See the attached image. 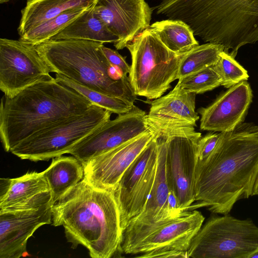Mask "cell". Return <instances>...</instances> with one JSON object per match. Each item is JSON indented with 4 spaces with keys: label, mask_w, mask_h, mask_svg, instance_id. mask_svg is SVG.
<instances>
[{
    "label": "cell",
    "mask_w": 258,
    "mask_h": 258,
    "mask_svg": "<svg viewBox=\"0 0 258 258\" xmlns=\"http://www.w3.org/2000/svg\"><path fill=\"white\" fill-rule=\"evenodd\" d=\"M35 46L19 40L0 39V89L12 98L25 88L52 78Z\"/></svg>",
    "instance_id": "obj_12"
},
{
    "label": "cell",
    "mask_w": 258,
    "mask_h": 258,
    "mask_svg": "<svg viewBox=\"0 0 258 258\" xmlns=\"http://www.w3.org/2000/svg\"><path fill=\"white\" fill-rule=\"evenodd\" d=\"M223 51L224 48L222 45L213 43H207L194 47L182 55L177 79L214 65Z\"/></svg>",
    "instance_id": "obj_26"
},
{
    "label": "cell",
    "mask_w": 258,
    "mask_h": 258,
    "mask_svg": "<svg viewBox=\"0 0 258 258\" xmlns=\"http://www.w3.org/2000/svg\"><path fill=\"white\" fill-rule=\"evenodd\" d=\"M96 0H27L21 11L18 28L20 36L62 13L75 8H87Z\"/></svg>",
    "instance_id": "obj_20"
},
{
    "label": "cell",
    "mask_w": 258,
    "mask_h": 258,
    "mask_svg": "<svg viewBox=\"0 0 258 258\" xmlns=\"http://www.w3.org/2000/svg\"><path fill=\"white\" fill-rule=\"evenodd\" d=\"M52 191L54 203L74 188L84 176V167L75 157L62 155L52 159L42 171Z\"/></svg>",
    "instance_id": "obj_23"
},
{
    "label": "cell",
    "mask_w": 258,
    "mask_h": 258,
    "mask_svg": "<svg viewBox=\"0 0 258 258\" xmlns=\"http://www.w3.org/2000/svg\"><path fill=\"white\" fill-rule=\"evenodd\" d=\"M10 0H0V3L2 4H3V3H7L9 1H10Z\"/></svg>",
    "instance_id": "obj_35"
},
{
    "label": "cell",
    "mask_w": 258,
    "mask_h": 258,
    "mask_svg": "<svg viewBox=\"0 0 258 258\" xmlns=\"http://www.w3.org/2000/svg\"><path fill=\"white\" fill-rule=\"evenodd\" d=\"M157 133L120 179L114 191L122 232L143 210L155 180L158 162Z\"/></svg>",
    "instance_id": "obj_11"
},
{
    "label": "cell",
    "mask_w": 258,
    "mask_h": 258,
    "mask_svg": "<svg viewBox=\"0 0 258 258\" xmlns=\"http://www.w3.org/2000/svg\"><path fill=\"white\" fill-rule=\"evenodd\" d=\"M52 224L63 227L72 248L81 245L92 258L121 251L122 229L114 191L95 187L85 177L54 203Z\"/></svg>",
    "instance_id": "obj_2"
},
{
    "label": "cell",
    "mask_w": 258,
    "mask_h": 258,
    "mask_svg": "<svg viewBox=\"0 0 258 258\" xmlns=\"http://www.w3.org/2000/svg\"><path fill=\"white\" fill-rule=\"evenodd\" d=\"M258 249V227L250 218L213 213L194 237L188 256L193 258H248Z\"/></svg>",
    "instance_id": "obj_9"
},
{
    "label": "cell",
    "mask_w": 258,
    "mask_h": 258,
    "mask_svg": "<svg viewBox=\"0 0 258 258\" xmlns=\"http://www.w3.org/2000/svg\"><path fill=\"white\" fill-rule=\"evenodd\" d=\"M150 28L174 53L183 54L199 45L190 27L181 20L168 19L156 22Z\"/></svg>",
    "instance_id": "obj_24"
},
{
    "label": "cell",
    "mask_w": 258,
    "mask_h": 258,
    "mask_svg": "<svg viewBox=\"0 0 258 258\" xmlns=\"http://www.w3.org/2000/svg\"><path fill=\"white\" fill-rule=\"evenodd\" d=\"M248 258H258V249L252 252L249 255Z\"/></svg>",
    "instance_id": "obj_34"
},
{
    "label": "cell",
    "mask_w": 258,
    "mask_h": 258,
    "mask_svg": "<svg viewBox=\"0 0 258 258\" xmlns=\"http://www.w3.org/2000/svg\"><path fill=\"white\" fill-rule=\"evenodd\" d=\"M94 104L55 78L39 81L0 106V137L5 150L68 118L81 115Z\"/></svg>",
    "instance_id": "obj_3"
},
{
    "label": "cell",
    "mask_w": 258,
    "mask_h": 258,
    "mask_svg": "<svg viewBox=\"0 0 258 258\" xmlns=\"http://www.w3.org/2000/svg\"><path fill=\"white\" fill-rule=\"evenodd\" d=\"M88 8H78L66 11L27 31L20 36L19 39L34 46L44 43L65 28Z\"/></svg>",
    "instance_id": "obj_25"
},
{
    "label": "cell",
    "mask_w": 258,
    "mask_h": 258,
    "mask_svg": "<svg viewBox=\"0 0 258 258\" xmlns=\"http://www.w3.org/2000/svg\"><path fill=\"white\" fill-rule=\"evenodd\" d=\"M156 135L150 130L83 164L84 176L95 187L114 191L122 175Z\"/></svg>",
    "instance_id": "obj_15"
},
{
    "label": "cell",
    "mask_w": 258,
    "mask_h": 258,
    "mask_svg": "<svg viewBox=\"0 0 258 258\" xmlns=\"http://www.w3.org/2000/svg\"><path fill=\"white\" fill-rule=\"evenodd\" d=\"M196 94L182 89L178 82L167 95L151 102L146 121L155 133L175 128L195 126L199 119L196 111Z\"/></svg>",
    "instance_id": "obj_18"
},
{
    "label": "cell",
    "mask_w": 258,
    "mask_h": 258,
    "mask_svg": "<svg viewBox=\"0 0 258 258\" xmlns=\"http://www.w3.org/2000/svg\"><path fill=\"white\" fill-rule=\"evenodd\" d=\"M220 133H209L201 137L198 142V161L205 159L215 149L220 137Z\"/></svg>",
    "instance_id": "obj_30"
},
{
    "label": "cell",
    "mask_w": 258,
    "mask_h": 258,
    "mask_svg": "<svg viewBox=\"0 0 258 258\" xmlns=\"http://www.w3.org/2000/svg\"><path fill=\"white\" fill-rule=\"evenodd\" d=\"M54 203L0 209V258L28 255V240L40 227L52 223Z\"/></svg>",
    "instance_id": "obj_14"
},
{
    "label": "cell",
    "mask_w": 258,
    "mask_h": 258,
    "mask_svg": "<svg viewBox=\"0 0 258 258\" xmlns=\"http://www.w3.org/2000/svg\"><path fill=\"white\" fill-rule=\"evenodd\" d=\"M112 113L94 104L85 113L62 120L23 140L10 152L21 159L34 162L68 154L77 144L110 119Z\"/></svg>",
    "instance_id": "obj_8"
},
{
    "label": "cell",
    "mask_w": 258,
    "mask_h": 258,
    "mask_svg": "<svg viewBox=\"0 0 258 258\" xmlns=\"http://www.w3.org/2000/svg\"><path fill=\"white\" fill-rule=\"evenodd\" d=\"M256 195L258 196V177L254 185V190L252 194V196Z\"/></svg>",
    "instance_id": "obj_33"
},
{
    "label": "cell",
    "mask_w": 258,
    "mask_h": 258,
    "mask_svg": "<svg viewBox=\"0 0 258 258\" xmlns=\"http://www.w3.org/2000/svg\"><path fill=\"white\" fill-rule=\"evenodd\" d=\"M126 47L132 57L128 78L136 95L148 100L160 97L177 79L180 60L184 53L169 50L150 28Z\"/></svg>",
    "instance_id": "obj_7"
},
{
    "label": "cell",
    "mask_w": 258,
    "mask_h": 258,
    "mask_svg": "<svg viewBox=\"0 0 258 258\" xmlns=\"http://www.w3.org/2000/svg\"><path fill=\"white\" fill-rule=\"evenodd\" d=\"M103 45L91 40L50 39L35 47L50 73L134 103L137 95L128 77L108 61Z\"/></svg>",
    "instance_id": "obj_5"
},
{
    "label": "cell",
    "mask_w": 258,
    "mask_h": 258,
    "mask_svg": "<svg viewBox=\"0 0 258 258\" xmlns=\"http://www.w3.org/2000/svg\"><path fill=\"white\" fill-rule=\"evenodd\" d=\"M204 220L194 210L149 225H129L122 232L120 251L139 257L188 258L187 250Z\"/></svg>",
    "instance_id": "obj_6"
},
{
    "label": "cell",
    "mask_w": 258,
    "mask_h": 258,
    "mask_svg": "<svg viewBox=\"0 0 258 258\" xmlns=\"http://www.w3.org/2000/svg\"><path fill=\"white\" fill-rule=\"evenodd\" d=\"M157 133L165 141V169L170 191L179 208L187 211L195 201L197 145L201 134L196 132L194 126L179 127Z\"/></svg>",
    "instance_id": "obj_10"
},
{
    "label": "cell",
    "mask_w": 258,
    "mask_h": 258,
    "mask_svg": "<svg viewBox=\"0 0 258 258\" xmlns=\"http://www.w3.org/2000/svg\"><path fill=\"white\" fill-rule=\"evenodd\" d=\"M252 99L249 84L242 81L220 94L210 105L198 110L200 128L214 132L233 130L243 122Z\"/></svg>",
    "instance_id": "obj_17"
},
{
    "label": "cell",
    "mask_w": 258,
    "mask_h": 258,
    "mask_svg": "<svg viewBox=\"0 0 258 258\" xmlns=\"http://www.w3.org/2000/svg\"><path fill=\"white\" fill-rule=\"evenodd\" d=\"M55 79L60 84L69 87L96 104L112 113L118 114L130 111L134 105L129 101L112 97L92 90L83 86L65 76L55 74Z\"/></svg>",
    "instance_id": "obj_27"
},
{
    "label": "cell",
    "mask_w": 258,
    "mask_h": 258,
    "mask_svg": "<svg viewBox=\"0 0 258 258\" xmlns=\"http://www.w3.org/2000/svg\"><path fill=\"white\" fill-rule=\"evenodd\" d=\"M94 4L52 40L77 39L104 43H115L118 38L94 13Z\"/></svg>",
    "instance_id": "obj_22"
},
{
    "label": "cell",
    "mask_w": 258,
    "mask_h": 258,
    "mask_svg": "<svg viewBox=\"0 0 258 258\" xmlns=\"http://www.w3.org/2000/svg\"><path fill=\"white\" fill-rule=\"evenodd\" d=\"M184 90L196 94L211 91L221 86V79L214 65L178 80Z\"/></svg>",
    "instance_id": "obj_28"
},
{
    "label": "cell",
    "mask_w": 258,
    "mask_h": 258,
    "mask_svg": "<svg viewBox=\"0 0 258 258\" xmlns=\"http://www.w3.org/2000/svg\"><path fill=\"white\" fill-rule=\"evenodd\" d=\"M214 67L221 79V86L226 88L247 81L249 77L247 71L235 58L224 51Z\"/></svg>",
    "instance_id": "obj_29"
},
{
    "label": "cell",
    "mask_w": 258,
    "mask_h": 258,
    "mask_svg": "<svg viewBox=\"0 0 258 258\" xmlns=\"http://www.w3.org/2000/svg\"><path fill=\"white\" fill-rule=\"evenodd\" d=\"M157 136V168L151 191L143 210L127 226L149 225L174 218L182 214L174 210L169 204L171 191L166 174L165 141L162 136L159 134Z\"/></svg>",
    "instance_id": "obj_19"
},
{
    "label": "cell",
    "mask_w": 258,
    "mask_h": 258,
    "mask_svg": "<svg viewBox=\"0 0 258 258\" xmlns=\"http://www.w3.org/2000/svg\"><path fill=\"white\" fill-rule=\"evenodd\" d=\"M145 112L136 105L109 119L69 152L82 165L90 159L150 131Z\"/></svg>",
    "instance_id": "obj_13"
},
{
    "label": "cell",
    "mask_w": 258,
    "mask_h": 258,
    "mask_svg": "<svg viewBox=\"0 0 258 258\" xmlns=\"http://www.w3.org/2000/svg\"><path fill=\"white\" fill-rule=\"evenodd\" d=\"M11 183V178H1L0 179V199L7 193Z\"/></svg>",
    "instance_id": "obj_32"
},
{
    "label": "cell",
    "mask_w": 258,
    "mask_h": 258,
    "mask_svg": "<svg viewBox=\"0 0 258 258\" xmlns=\"http://www.w3.org/2000/svg\"><path fill=\"white\" fill-rule=\"evenodd\" d=\"M50 190L43 172H28L11 178L7 193L0 199V209L21 207L45 197Z\"/></svg>",
    "instance_id": "obj_21"
},
{
    "label": "cell",
    "mask_w": 258,
    "mask_h": 258,
    "mask_svg": "<svg viewBox=\"0 0 258 258\" xmlns=\"http://www.w3.org/2000/svg\"><path fill=\"white\" fill-rule=\"evenodd\" d=\"M258 177V125L242 122L221 132L217 144L196 171V208L229 214L237 201L252 196Z\"/></svg>",
    "instance_id": "obj_1"
},
{
    "label": "cell",
    "mask_w": 258,
    "mask_h": 258,
    "mask_svg": "<svg viewBox=\"0 0 258 258\" xmlns=\"http://www.w3.org/2000/svg\"><path fill=\"white\" fill-rule=\"evenodd\" d=\"M94 11L118 38L114 43L117 50L150 26L152 11L145 0H96Z\"/></svg>",
    "instance_id": "obj_16"
},
{
    "label": "cell",
    "mask_w": 258,
    "mask_h": 258,
    "mask_svg": "<svg viewBox=\"0 0 258 258\" xmlns=\"http://www.w3.org/2000/svg\"><path fill=\"white\" fill-rule=\"evenodd\" d=\"M103 51L108 61L113 65L119 68L125 75L129 74L131 66L127 63L125 57L122 56L117 51L102 46Z\"/></svg>",
    "instance_id": "obj_31"
},
{
    "label": "cell",
    "mask_w": 258,
    "mask_h": 258,
    "mask_svg": "<svg viewBox=\"0 0 258 258\" xmlns=\"http://www.w3.org/2000/svg\"><path fill=\"white\" fill-rule=\"evenodd\" d=\"M158 15L181 20L195 36L222 45L235 58L239 49L258 41V0H162Z\"/></svg>",
    "instance_id": "obj_4"
}]
</instances>
